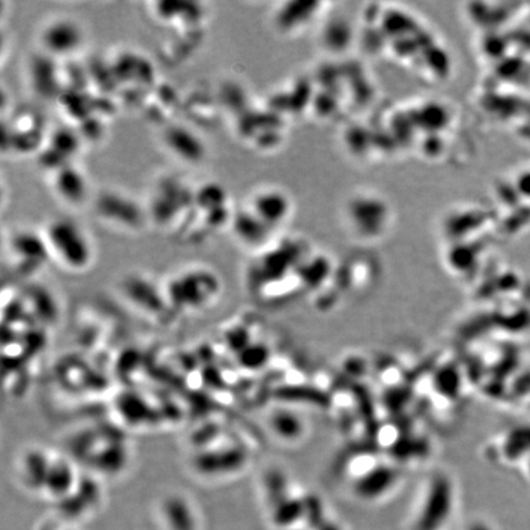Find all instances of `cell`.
Segmentation results:
<instances>
[{
    "label": "cell",
    "instance_id": "obj_1",
    "mask_svg": "<svg viewBox=\"0 0 530 530\" xmlns=\"http://www.w3.org/2000/svg\"><path fill=\"white\" fill-rule=\"evenodd\" d=\"M164 295L174 315H198L210 310L222 294L215 267L205 263L184 264L162 279Z\"/></svg>",
    "mask_w": 530,
    "mask_h": 530
},
{
    "label": "cell",
    "instance_id": "obj_2",
    "mask_svg": "<svg viewBox=\"0 0 530 530\" xmlns=\"http://www.w3.org/2000/svg\"><path fill=\"white\" fill-rule=\"evenodd\" d=\"M194 188L195 184L174 172L156 176L144 199L149 225L167 235H177L192 214Z\"/></svg>",
    "mask_w": 530,
    "mask_h": 530
},
{
    "label": "cell",
    "instance_id": "obj_3",
    "mask_svg": "<svg viewBox=\"0 0 530 530\" xmlns=\"http://www.w3.org/2000/svg\"><path fill=\"white\" fill-rule=\"evenodd\" d=\"M51 262L71 274H85L96 262V247L89 231L69 216H56L40 229Z\"/></svg>",
    "mask_w": 530,
    "mask_h": 530
},
{
    "label": "cell",
    "instance_id": "obj_4",
    "mask_svg": "<svg viewBox=\"0 0 530 530\" xmlns=\"http://www.w3.org/2000/svg\"><path fill=\"white\" fill-rule=\"evenodd\" d=\"M95 217L119 234L136 235L149 225L144 200L116 187L101 188L91 199Z\"/></svg>",
    "mask_w": 530,
    "mask_h": 530
},
{
    "label": "cell",
    "instance_id": "obj_5",
    "mask_svg": "<svg viewBox=\"0 0 530 530\" xmlns=\"http://www.w3.org/2000/svg\"><path fill=\"white\" fill-rule=\"evenodd\" d=\"M3 258L18 277H31L51 262L41 230L19 227L3 235Z\"/></svg>",
    "mask_w": 530,
    "mask_h": 530
},
{
    "label": "cell",
    "instance_id": "obj_6",
    "mask_svg": "<svg viewBox=\"0 0 530 530\" xmlns=\"http://www.w3.org/2000/svg\"><path fill=\"white\" fill-rule=\"evenodd\" d=\"M38 51L56 61H69L78 56L88 42L84 25L71 15L48 18L38 30Z\"/></svg>",
    "mask_w": 530,
    "mask_h": 530
},
{
    "label": "cell",
    "instance_id": "obj_7",
    "mask_svg": "<svg viewBox=\"0 0 530 530\" xmlns=\"http://www.w3.org/2000/svg\"><path fill=\"white\" fill-rule=\"evenodd\" d=\"M3 152L28 155L41 150L49 129L42 116L31 108L9 111V117L3 118Z\"/></svg>",
    "mask_w": 530,
    "mask_h": 530
},
{
    "label": "cell",
    "instance_id": "obj_8",
    "mask_svg": "<svg viewBox=\"0 0 530 530\" xmlns=\"http://www.w3.org/2000/svg\"><path fill=\"white\" fill-rule=\"evenodd\" d=\"M194 216L209 236L230 229L236 207H232L230 194L222 184L205 181L194 188Z\"/></svg>",
    "mask_w": 530,
    "mask_h": 530
},
{
    "label": "cell",
    "instance_id": "obj_9",
    "mask_svg": "<svg viewBox=\"0 0 530 530\" xmlns=\"http://www.w3.org/2000/svg\"><path fill=\"white\" fill-rule=\"evenodd\" d=\"M119 289L124 299L141 312L145 311L155 318L174 315L164 295L162 280L146 272H134L123 277Z\"/></svg>",
    "mask_w": 530,
    "mask_h": 530
},
{
    "label": "cell",
    "instance_id": "obj_10",
    "mask_svg": "<svg viewBox=\"0 0 530 530\" xmlns=\"http://www.w3.org/2000/svg\"><path fill=\"white\" fill-rule=\"evenodd\" d=\"M161 144L172 159L187 166L202 164L209 155L205 138L189 123L172 122L164 126Z\"/></svg>",
    "mask_w": 530,
    "mask_h": 530
},
{
    "label": "cell",
    "instance_id": "obj_11",
    "mask_svg": "<svg viewBox=\"0 0 530 530\" xmlns=\"http://www.w3.org/2000/svg\"><path fill=\"white\" fill-rule=\"evenodd\" d=\"M149 15L166 31L207 28L209 10L197 1H157L150 4Z\"/></svg>",
    "mask_w": 530,
    "mask_h": 530
},
{
    "label": "cell",
    "instance_id": "obj_12",
    "mask_svg": "<svg viewBox=\"0 0 530 530\" xmlns=\"http://www.w3.org/2000/svg\"><path fill=\"white\" fill-rule=\"evenodd\" d=\"M83 136L76 128L56 127L49 129L47 138L38 151V162L47 174L66 164L76 162L83 146Z\"/></svg>",
    "mask_w": 530,
    "mask_h": 530
},
{
    "label": "cell",
    "instance_id": "obj_13",
    "mask_svg": "<svg viewBox=\"0 0 530 530\" xmlns=\"http://www.w3.org/2000/svg\"><path fill=\"white\" fill-rule=\"evenodd\" d=\"M48 179L54 197L66 207L79 209L94 197L89 177L76 162L49 172Z\"/></svg>",
    "mask_w": 530,
    "mask_h": 530
},
{
    "label": "cell",
    "instance_id": "obj_14",
    "mask_svg": "<svg viewBox=\"0 0 530 530\" xmlns=\"http://www.w3.org/2000/svg\"><path fill=\"white\" fill-rule=\"evenodd\" d=\"M244 207L272 231L284 225L291 214V204L287 193L275 186H263L254 189Z\"/></svg>",
    "mask_w": 530,
    "mask_h": 530
},
{
    "label": "cell",
    "instance_id": "obj_15",
    "mask_svg": "<svg viewBox=\"0 0 530 530\" xmlns=\"http://www.w3.org/2000/svg\"><path fill=\"white\" fill-rule=\"evenodd\" d=\"M157 517L164 530H200L197 505L179 491L164 493L157 503Z\"/></svg>",
    "mask_w": 530,
    "mask_h": 530
},
{
    "label": "cell",
    "instance_id": "obj_16",
    "mask_svg": "<svg viewBox=\"0 0 530 530\" xmlns=\"http://www.w3.org/2000/svg\"><path fill=\"white\" fill-rule=\"evenodd\" d=\"M28 81L30 86L38 96L58 97L63 94L66 84V71L61 66V61L42 52H38L28 61Z\"/></svg>",
    "mask_w": 530,
    "mask_h": 530
},
{
    "label": "cell",
    "instance_id": "obj_17",
    "mask_svg": "<svg viewBox=\"0 0 530 530\" xmlns=\"http://www.w3.org/2000/svg\"><path fill=\"white\" fill-rule=\"evenodd\" d=\"M143 116L161 126L172 123V117L182 109V96L169 83L157 81L139 104Z\"/></svg>",
    "mask_w": 530,
    "mask_h": 530
},
{
    "label": "cell",
    "instance_id": "obj_18",
    "mask_svg": "<svg viewBox=\"0 0 530 530\" xmlns=\"http://www.w3.org/2000/svg\"><path fill=\"white\" fill-rule=\"evenodd\" d=\"M53 457L54 453L41 447H31L20 453L16 460V470L26 488L42 493Z\"/></svg>",
    "mask_w": 530,
    "mask_h": 530
},
{
    "label": "cell",
    "instance_id": "obj_19",
    "mask_svg": "<svg viewBox=\"0 0 530 530\" xmlns=\"http://www.w3.org/2000/svg\"><path fill=\"white\" fill-rule=\"evenodd\" d=\"M230 230L239 243L251 249H264L267 247L272 239L270 236L274 232L244 205L236 207Z\"/></svg>",
    "mask_w": 530,
    "mask_h": 530
},
{
    "label": "cell",
    "instance_id": "obj_20",
    "mask_svg": "<svg viewBox=\"0 0 530 530\" xmlns=\"http://www.w3.org/2000/svg\"><path fill=\"white\" fill-rule=\"evenodd\" d=\"M100 501L101 490L99 483L92 480L85 481L84 478H80L74 491L66 500L58 503V507L63 516L69 519H74L95 511L99 507Z\"/></svg>",
    "mask_w": 530,
    "mask_h": 530
},
{
    "label": "cell",
    "instance_id": "obj_21",
    "mask_svg": "<svg viewBox=\"0 0 530 530\" xmlns=\"http://www.w3.org/2000/svg\"><path fill=\"white\" fill-rule=\"evenodd\" d=\"M450 513V498L447 488L437 490L435 495H430L423 514L418 522V530H437L446 521Z\"/></svg>",
    "mask_w": 530,
    "mask_h": 530
},
{
    "label": "cell",
    "instance_id": "obj_22",
    "mask_svg": "<svg viewBox=\"0 0 530 530\" xmlns=\"http://www.w3.org/2000/svg\"><path fill=\"white\" fill-rule=\"evenodd\" d=\"M59 530H80L78 529V528H76V526H64V528H61V529Z\"/></svg>",
    "mask_w": 530,
    "mask_h": 530
}]
</instances>
